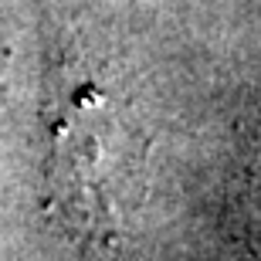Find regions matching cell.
<instances>
[{"instance_id":"6da1fadb","label":"cell","mask_w":261,"mask_h":261,"mask_svg":"<svg viewBox=\"0 0 261 261\" xmlns=\"http://www.w3.org/2000/svg\"><path fill=\"white\" fill-rule=\"evenodd\" d=\"M241 227H238V241H241V261H261V149L248 163L241 190Z\"/></svg>"}]
</instances>
